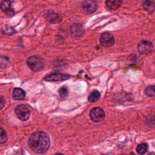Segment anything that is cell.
<instances>
[{
  "label": "cell",
  "instance_id": "7c38bea8",
  "mask_svg": "<svg viewBox=\"0 0 155 155\" xmlns=\"http://www.w3.org/2000/svg\"><path fill=\"white\" fill-rule=\"evenodd\" d=\"M25 96V92L22 88H15L13 89L12 97L15 100L24 99Z\"/></svg>",
  "mask_w": 155,
  "mask_h": 155
},
{
  "label": "cell",
  "instance_id": "2e32d148",
  "mask_svg": "<svg viewBox=\"0 0 155 155\" xmlns=\"http://www.w3.org/2000/svg\"><path fill=\"white\" fill-rule=\"evenodd\" d=\"M148 150V145L145 143H142L137 145L136 151L138 154H145Z\"/></svg>",
  "mask_w": 155,
  "mask_h": 155
},
{
  "label": "cell",
  "instance_id": "6da1fadb",
  "mask_svg": "<svg viewBox=\"0 0 155 155\" xmlns=\"http://www.w3.org/2000/svg\"><path fill=\"white\" fill-rule=\"evenodd\" d=\"M28 145L36 153H43L46 152L50 147V138L45 132L36 131L30 136Z\"/></svg>",
  "mask_w": 155,
  "mask_h": 155
},
{
  "label": "cell",
  "instance_id": "52a82bcc",
  "mask_svg": "<svg viewBox=\"0 0 155 155\" xmlns=\"http://www.w3.org/2000/svg\"><path fill=\"white\" fill-rule=\"evenodd\" d=\"M70 78V76L63 73H52L47 75L44 78V80L49 82H58L67 80Z\"/></svg>",
  "mask_w": 155,
  "mask_h": 155
},
{
  "label": "cell",
  "instance_id": "ffe728a7",
  "mask_svg": "<svg viewBox=\"0 0 155 155\" xmlns=\"http://www.w3.org/2000/svg\"><path fill=\"white\" fill-rule=\"evenodd\" d=\"M8 64V59L4 56H0V68H5Z\"/></svg>",
  "mask_w": 155,
  "mask_h": 155
},
{
  "label": "cell",
  "instance_id": "ac0fdd59",
  "mask_svg": "<svg viewBox=\"0 0 155 155\" xmlns=\"http://www.w3.org/2000/svg\"><path fill=\"white\" fill-rule=\"evenodd\" d=\"M145 94L150 96V97H153L155 96V85L150 86L147 87L145 90Z\"/></svg>",
  "mask_w": 155,
  "mask_h": 155
},
{
  "label": "cell",
  "instance_id": "ba28073f",
  "mask_svg": "<svg viewBox=\"0 0 155 155\" xmlns=\"http://www.w3.org/2000/svg\"><path fill=\"white\" fill-rule=\"evenodd\" d=\"M153 44L148 41H142L137 45L138 51L142 54H148L153 50Z\"/></svg>",
  "mask_w": 155,
  "mask_h": 155
},
{
  "label": "cell",
  "instance_id": "4fadbf2b",
  "mask_svg": "<svg viewBox=\"0 0 155 155\" xmlns=\"http://www.w3.org/2000/svg\"><path fill=\"white\" fill-rule=\"evenodd\" d=\"M122 2L121 1H107L106 6L109 10H115L120 6Z\"/></svg>",
  "mask_w": 155,
  "mask_h": 155
},
{
  "label": "cell",
  "instance_id": "3957f363",
  "mask_svg": "<svg viewBox=\"0 0 155 155\" xmlns=\"http://www.w3.org/2000/svg\"><path fill=\"white\" fill-rule=\"evenodd\" d=\"M15 113L18 118L22 121H25L28 120L30 115L28 108L25 105L22 104L19 105L16 107L15 110Z\"/></svg>",
  "mask_w": 155,
  "mask_h": 155
},
{
  "label": "cell",
  "instance_id": "9c48e42d",
  "mask_svg": "<svg viewBox=\"0 0 155 155\" xmlns=\"http://www.w3.org/2000/svg\"><path fill=\"white\" fill-rule=\"evenodd\" d=\"M70 33L74 37H80L84 33L83 26L79 23H74L70 27Z\"/></svg>",
  "mask_w": 155,
  "mask_h": 155
},
{
  "label": "cell",
  "instance_id": "7a4b0ae2",
  "mask_svg": "<svg viewBox=\"0 0 155 155\" xmlns=\"http://www.w3.org/2000/svg\"><path fill=\"white\" fill-rule=\"evenodd\" d=\"M27 63L28 66L33 71H39L43 68V62L38 56H32L29 57L27 59Z\"/></svg>",
  "mask_w": 155,
  "mask_h": 155
},
{
  "label": "cell",
  "instance_id": "8992f818",
  "mask_svg": "<svg viewBox=\"0 0 155 155\" xmlns=\"http://www.w3.org/2000/svg\"><path fill=\"white\" fill-rule=\"evenodd\" d=\"M99 40L102 45L107 47H109L113 45L115 42L113 35L110 33L108 32L102 33L100 36Z\"/></svg>",
  "mask_w": 155,
  "mask_h": 155
},
{
  "label": "cell",
  "instance_id": "d6986e66",
  "mask_svg": "<svg viewBox=\"0 0 155 155\" xmlns=\"http://www.w3.org/2000/svg\"><path fill=\"white\" fill-rule=\"evenodd\" d=\"M59 93L61 98H65L68 95V88L66 87H61L59 90Z\"/></svg>",
  "mask_w": 155,
  "mask_h": 155
},
{
  "label": "cell",
  "instance_id": "30bf717a",
  "mask_svg": "<svg viewBox=\"0 0 155 155\" xmlns=\"http://www.w3.org/2000/svg\"><path fill=\"white\" fill-rule=\"evenodd\" d=\"M0 7L2 12L7 15L13 16L15 13L12 7V2L9 1H3L0 4Z\"/></svg>",
  "mask_w": 155,
  "mask_h": 155
},
{
  "label": "cell",
  "instance_id": "5b68a950",
  "mask_svg": "<svg viewBox=\"0 0 155 155\" xmlns=\"http://www.w3.org/2000/svg\"><path fill=\"white\" fill-rule=\"evenodd\" d=\"M82 8L85 13L89 15L95 12L98 8V5L95 1L87 0L82 2Z\"/></svg>",
  "mask_w": 155,
  "mask_h": 155
},
{
  "label": "cell",
  "instance_id": "5bb4252c",
  "mask_svg": "<svg viewBox=\"0 0 155 155\" xmlns=\"http://www.w3.org/2000/svg\"><path fill=\"white\" fill-rule=\"evenodd\" d=\"M143 7L145 10L151 13L155 10V4L153 1H145L143 2Z\"/></svg>",
  "mask_w": 155,
  "mask_h": 155
},
{
  "label": "cell",
  "instance_id": "44dd1931",
  "mask_svg": "<svg viewBox=\"0 0 155 155\" xmlns=\"http://www.w3.org/2000/svg\"><path fill=\"white\" fill-rule=\"evenodd\" d=\"M5 104V101L4 97L0 95V110L4 108Z\"/></svg>",
  "mask_w": 155,
  "mask_h": 155
},
{
  "label": "cell",
  "instance_id": "277c9868",
  "mask_svg": "<svg viewBox=\"0 0 155 155\" xmlns=\"http://www.w3.org/2000/svg\"><path fill=\"white\" fill-rule=\"evenodd\" d=\"M89 116L92 121L94 122H99L105 118V114L102 108L97 107L91 110Z\"/></svg>",
  "mask_w": 155,
  "mask_h": 155
},
{
  "label": "cell",
  "instance_id": "9a60e30c",
  "mask_svg": "<svg viewBox=\"0 0 155 155\" xmlns=\"http://www.w3.org/2000/svg\"><path fill=\"white\" fill-rule=\"evenodd\" d=\"M101 96L100 93L97 90H93L89 95L88 100L90 102H94L97 101Z\"/></svg>",
  "mask_w": 155,
  "mask_h": 155
},
{
  "label": "cell",
  "instance_id": "e0dca14e",
  "mask_svg": "<svg viewBox=\"0 0 155 155\" xmlns=\"http://www.w3.org/2000/svg\"><path fill=\"white\" fill-rule=\"evenodd\" d=\"M7 140V135L6 131L2 128H0V143H5Z\"/></svg>",
  "mask_w": 155,
  "mask_h": 155
},
{
  "label": "cell",
  "instance_id": "7402d4cb",
  "mask_svg": "<svg viewBox=\"0 0 155 155\" xmlns=\"http://www.w3.org/2000/svg\"><path fill=\"white\" fill-rule=\"evenodd\" d=\"M55 155H64V154H61V153H57V154H56Z\"/></svg>",
  "mask_w": 155,
  "mask_h": 155
},
{
  "label": "cell",
  "instance_id": "8fae6325",
  "mask_svg": "<svg viewBox=\"0 0 155 155\" xmlns=\"http://www.w3.org/2000/svg\"><path fill=\"white\" fill-rule=\"evenodd\" d=\"M47 21L52 24H58L62 21V17L57 13L50 12L47 15Z\"/></svg>",
  "mask_w": 155,
  "mask_h": 155
}]
</instances>
